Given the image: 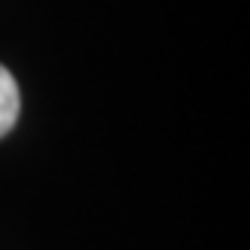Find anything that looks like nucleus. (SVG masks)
Listing matches in <instances>:
<instances>
[{
    "instance_id": "f257e3e1",
    "label": "nucleus",
    "mask_w": 250,
    "mask_h": 250,
    "mask_svg": "<svg viewBox=\"0 0 250 250\" xmlns=\"http://www.w3.org/2000/svg\"><path fill=\"white\" fill-rule=\"evenodd\" d=\"M19 112H21V94H19V84H15L12 73L0 63V139H3L15 121H19Z\"/></svg>"
}]
</instances>
